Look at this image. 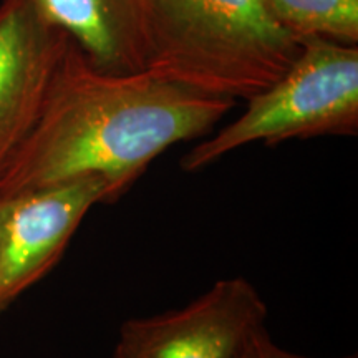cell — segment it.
Returning a JSON list of instances; mask_svg holds the SVG:
<instances>
[{
	"mask_svg": "<svg viewBox=\"0 0 358 358\" xmlns=\"http://www.w3.org/2000/svg\"><path fill=\"white\" fill-rule=\"evenodd\" d=\"M295 37H324L358 45V0H262Z\"/></svg>",
	"mask_w": 358,
	"mask_h": 358,
	"instance_id": "obj_8",
	"label": "cell"
},
{
	"mask_svg": "<svg viewBox=\"0 0 358 358\" xmlns=\"http://www.w3.org/2000/svg\"><path fill=\"white\" fill-rule=\"evenodd\" d=\"M108 204L106 182L80 176L0 199V312L64 257L90 209Z\"/></svg>",
	"mask_w": 358,
	"mask_h": 358,
	"instance_id": "obj_5",
	"label": "cell"
},
{
	"mask_svg": "<svg viewBox=\"0 0 358 358\" xmlns=\"http://www.w3.org/2000/svg\"><path fill=\"white\" fill-rule=\"evenodd\" d=\"M0 315H2V312H0Z\"/></svg>",
	"mask_w": 358,
	"mask_h": 358,
	"instance_id": "obj_10",
	"label": "cell"
},
{
	"mask_svg": "<svg viewBox=\"0 0 358 358\" xmlns=\"http://www.w3.org/2000/svg\"><path fill=\"white\" fill-rule=\"evenodd\" d=\"M234 105L148 70L106 73L69 40L37 122L0 171V199L98 176L115 204L159 155L211 134Z\"/></svg>",
	"mask_w": 358,
	"mask_h": 358,
	"instance_id": "obj_1",
	"label": "cell"
},
{
	"mask_svg": "<svg viewBox=\"0 0 358 358\" xmlns=\"http://www.w3.org/2000/svg\"><path fill=\"white\" fill-rule=\"evenodd\" d=\"M301 52L262 0H150L145 70L204 95L249 100Z\"/></svg>",
	"mask_w": 358,
	"mask_h": 358,
	"instance_id": "obj_2",
	"label": "cell"
},
{
	"mask_svg": "<svg viewBox=\"0 0 358 358\" xmlns=\"http://www.w3.org/2000/svg\"><path fill=\"white\" fill-rule=\"evenodd\" d=\"M234 358H310L306 355H299L290 350H285L272 340L266 327L256 330L249 338L245 340L244 345L239 348ZM343 358H357V355L343 357Z\"/></svg>",
	"mask_w": 358,
	"mask_h": 358,
	"instance_id": "obj_9",
	"label": "cell"
},
{
	"mask_svg": "<svg viewBox=\"0 0 358 358\" xmlns=\"http://www.w3.org/2000/svg\"><path fill=\"white\" fill-rule=\"evenodd\" d=\"M267 315L250 280L227 277L186 306L124 320L111 358H234Z\"/></svg>",
	"mask_w": 358,
	"mask_h": 358,
	"instance_id": "obj_4",
	"label": "cell"
},
{
	"mask_svg": "<svg viewBox=\"0 0 358 358\" xmlns=\"http://www.w3.org/2000/svg\"><path fill=\"white\" fill-rule=\"evenodd\" d=\"M150 0H35L98 70L134 73L146 66Z\"/></svg>",
	"mask_w": 358,
	"mask_h": 358,
	"instance_id": "obj_7",
	"label": "cell"
},
{
	"mask_svg": "<svg viewBox=\"0 0 358 358\" xmlns=\"http://www.w3.org/2000/svg\"><path fill=\"white\" fill-rule=\"evenodd\" d=\"M69 40L35 0L0 2V171L37 122Z\"/></svg>",
	"mask_w": 358,
	"mask_h": 358,
	"instance_id": "obj_6",
	"label": "cell"
},
{
	"mask_svg": "<svg viewBox=\"0 0 358 358\" xmlns=\"http://www.w3.org/2000/svg\"><path fill=\"white\" fill-rule=\"evenodd\" d=\"M239 118L208 134L182 156L196 173L239 148L319 136H357L358 45L324 37L301 38V52L279 80L250 96Z\"/></svg>",
	"mask_w": 358,
	"mask_h": 358,
	"instance_id": "obj_3",
	"label": "cell"
}]
</instances>
